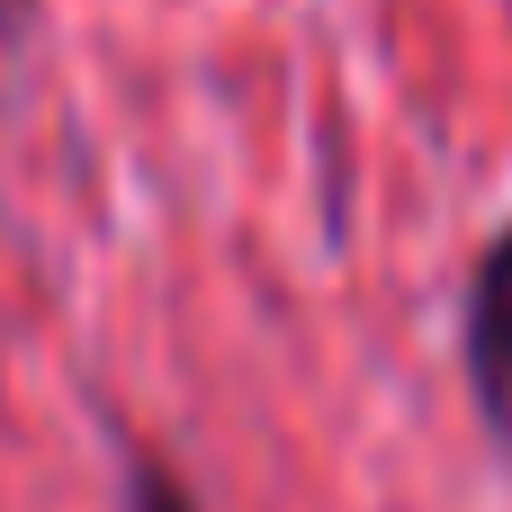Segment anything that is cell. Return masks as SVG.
<instances>
[{"instance_id":"obj_1","label":"cell","mask_w":512,"mask_h":512,"mask_svg":"<svg viewBox=\"0 0 512 512\" xmlns=\"http://www.w3.org/2000/svg\"><path fill=\"white\" fill-rule=\"evenodd\" d=\"M459 378L477 423L512 450V225H495L459 279Z\"/></svg>"},{"instance_id":"obj_2","label":"cell","mask_w":512,"mask_h":512,"mask_svg":"<svg viewBox=\"0 0 512 512\" xmlns=\"http://www.w3.org/2000/svg\"><path fill=\"white\" fill-rule=\"evenodd\" d=\"M126 512H207L189 495V477L171 459H153L144 441H126Z\"/></svg>"}]
</instances>
